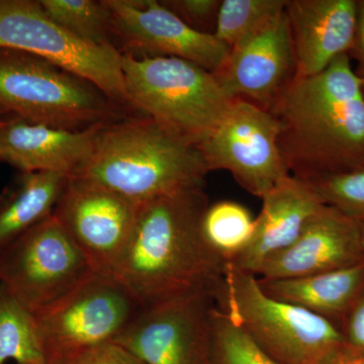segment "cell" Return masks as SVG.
Returning a JSON list of instances; mask_svg holds the SVG:
<instances>
[{
    "mask_svg": "<svg viewBox=\"0 0 364 364\" xmlns=\"http://www.w3.org/2000/svg\"><path fill=\"white\" fill-rule=\"evenodd\" d=\"M66 174L20 172L0 193V250L54 213Z\"/></svg>",
    "mask_w": 364,
    "mask_h": 364,
    "instance_id": "20",
    "label": "cell"
},
{
    "mask_svg": "<svg viewBox=\"0 0 364 364\" xmlns=\"http://www.w3.org/2000/svg\"><path fill=\"white\" fill-rule=\"evenodd\" d=\"M47 364L35 314L0 286V364Z\"/></svg>",
    "mask_w": 364,
    "mask_h": 364,
    "instance_id": "21",
    "label": "cell"
},
{
    "mask_svg": "<svg viewBox=\"0 0 364 364\" xmlns=\"http://www.w3.org/2000/svg\"><path fill=\"white\" fill-rule=\"evenodd\" d=\"M102 126L72 131L11 117L0 128V161L20 172L73 176L92 155Z\"/></svg>",
    "mask_w": 364,
    "mask_h": 364,
    "instance_id": "17",
    "label": "cell"
},
{
    "mask_svg": "<svg viewBox=\"0 0 364 364\" xmlns=\"http://www.w3.org/2000/svg\"><path fill=\"white\" fill-rule=\"evenodd\" d=\"M112 36L124 51L138 57H173L217 73L231 48L213 33L198 32L156 0H105Z\"/></svg>",
    "mask_w": 364,
    "mask_h": 364,
    "instance_id": "11",
    "label": "cell"
},
{
    "mask_svg": "<svg viewBox=\"0 0 364 364\" xmlns=\"http://www.w3.org/2000/svg\"><path fill=\"white\" fill-rule=\"evenodd\" d=\"M212 294L181 296L142 309L117 343L145 364H207Z\"/></svg>",
    "mask_w": 364,
    "mask_h": 364,
    "instance_id": "12",
    "label": "cell"
},
{
    "mask_svg": "<svg viewBox=\"0 0 364 364\" xmlns=\"http://www.w3.org/2000/svg\"><path fill=\"white\" fill-rule=\"evenodd\" d=\"M352 50L356 53L363 72V75L360 76L364 78V0L358 1V21Z\"/></svg>",
    "mask_w": 364,
    "mask_h": 364,
    "instance_id": "30",
    "label": "cell"
},
{
    "mask_svg": "<svg viewBox=\"0 0 364 364\" xmlns=\"http://www.w3.org/2000/svg\"><path fill=\"white\" fill-rule=\"evenodd\" d=\"M39 2L55 23L76 37L102 47H116L112 40L111 14L105 1L41 0Z\"/></svg>",
    "mask_w": 364,
    "mask_h": 364,
    "instance_id": "23",
    "label": "cell"
},
{
    "mask_svg": "<svg viewBox=\"0 0 364 364\" xmlns=\"http://www.w3.org/2000/svg\"><path fill=\"white\" fill-rule=\"evenodd\" d=\"M291 176L305 177L364 163V78L348 54L324 71L296 77L267 109Z\"/></svg>",
    "mask_w": 364,
    "mask_h": 364,
    "instance_id": "2",
    "label": "cell"
},
{
    "mask_svg": "<svg viewBox=\"0 0 364 364\" xmlns=\"http://www.w3.org/2000/svg\"><path fill=\"white\" fill-rule=\"evenodd\" d=\"M119 109L90 81L30 53L0 48V114L82 131L117 121Z\"/></svg>",
    "mask_w": 364,
    "mask_h": 364,
    "instance_id": "6",
    "label": "cell"
},
{
    "mask_svg": "<svg viewBox=\"0 0 364 364\" xmlns=\"http://www.w3.org/2000/svg\"><path fill=\"white\" fill-rule=\"evenodd\" d=\"M136 213L135 203L69 176L53 214L85 254L93 272L112 275L130 240Z\"/></svg>",
    "mask_w": 364,
    "mask_h": 364,
    "instance_id": "13",
    "label": "cell"
},
{
    "mask_svg": "<svg viewBox=\"0 0 364 364\" xmlns=\"http://www.w3.org/2000/svg\"><path fill=\"white\" fill-rule=\"evenodd\" d=\"M215 76L230 97L267 111L296 77L286 9L231 48L226 63Z\"/></svg>",
    "mask_w": 364,
    "mask_h": 364,
    "instance_id": "14",
    "label": "cell"
},
{
    "mask_svg": "<svg viewBox=\"0 0 364 364\" xmlns=\"http://www.w3.org/2000/svg\"><path fill=\"white\" fill-rule=\"evenodd\" d=\"M344 350L364 354V291L344 315Z\"/></svg>",
    "mask_w": 364,
    "mask_h": 364,
    "instance_id": "29",
    "label": "cell"
},
{
    "mask_svg": "<svg viewBox=\"0 0 364 364\" xmlns=\"http://www.w3.org/2000/svg\"><path fill=\"white\" fill-rule=\"evenodd\" d=\"M261 200L262 210L256 218L252 240L243 252L228 262L255 275L265 261L291 246L306 223L325 205L305 181L291 174Z\"/></svg>",
    "mask_w": 364,
    "mask_h": 364,
    "instance_id": "18",
    "label": "cell"
},
{
    "mask_svg": "<svg viewBox=\"0 0 364 364\" xmlns=\"http://www.w3.org/2000/svg\"><path fill=\"white\" fill-rule=\"evenodd\" d=\"M4 119H0V128H1L2 124H4Z\"/></svg>",
    "mask_w": 364,
    "mask_h": 364,
    "instance_id": "33",
    "label": "cell"
},
{
    "mask_svg": "<svg viewBox=\"0 0 364 364\" xmlns=\"http://www.w3.org/2000/svg\"><path fill=\"white\" fill-rule=\"evenodd\" d=\"M286 14L293 39L296 77L321 73L353 48L358 1L287 0Z\"/></svg>",
    "mask_w": 364,
    "mask_h": 364,
    "instance_id": "16",
    "label": "cell"
},
{
    "mask_svg": "<svg viewBox=\"0 0 364 364\" xmlns=\"http://www.w3.org/2000/svg\"><path fill=\"white\" fill-rule=\"evenodd\" d=\"M131 107L198 147L233 102L215 74L173 57L122 54Z\"/></svg>",
    "mask_w": 364,
    "mask_h": 364,
    "instance_id": "4",
    "label": "cell"
},
{
    "mask_svg": "<svg viewBox=\"0 0 364 364\" xmlns=\"http://www.w3.org/2000/svg\"><path fill=\"white\" fill-rule=\"evenodd\" d=\"M256 218L231 200L208 205L202 220L205 241L227 262L243 252L255 233Z\"/></svg>",
    "mask_w": 364,
    "mask_h": 364,
    "instance_id": "22",
    "label": "cell"
},
{
    "mask_svg": "<svg viewBox=\"0 0 364 364\" xmlns=\"http://www.w3.org/2000/svg\"><path fill=\"white\" fill-rule=\"evenodd\" d=\"M207 364H282L261 350L247 333L215 306L210 317Z\"/></svg>",
    "mask_w": 364,
    "mask_h": 364,
    "instance_id": "24",
    "label": "cell"
},
{
    "mask_svg": "<svg viewBox=\"0 0 364 364\" xmlns=\"http://www.w3.org/2000/svg\"><path fill=\"white\" fill-rule=\"evenodd\" d=\"M93 272L54 214L0 250V286L33 314L56 303Z\"/></svg>",
    "mask_w": 364,
    "mask_h": 364,
    "instance_id": "9",
    "label": "cell"
},
{
    "mask_svg": "<svg viewBox=\"0 0 364 364\" xmlns=\"http://www.w3.org/2000/svg\"><path fill=\"white\" fill-rule=\"evenodd\" d=\"M163 4L198 32L214 35L220 0H176Z\"/></svg>",
    "mask_w": 364,
    "mask_h": 364,
    "instance_id": "27",
    "label": "cell"
},
{
    "mask_svg": "<svg viewBox=\"0 0 364 364\" xmlns=\"http://www.w3.org/2000/svg\"><path fill=\"white\" fill-rule=\"evenodd\" d=\"M142 310L112 275L93 272L63 298L36 313L47 364H65L114 342Z\"/></svg>",
    "mask_w": 364,
    "mask_h": 364,
    "instance_id": "7",
    "label": "cell"
},
{
    "mask_svg": "<svg viewBox=\"0 0 364 364\" xmlns=\"http://www.w3.org/2000/svg\"><path fill=\"white\" fill-rule=\"evenodd\" d=\"M258 282L267 296L333 323L332 318L344 316L363 293L364 262L294 279H258Z\"/></svg>",
    "mask_w": 364,
    "mask_h": 364,
    "instance_id": "19",
    "label": "cell"
},
{
    "mask_svg": "<svg viewBox=\"0 0 364 364\" xmlns=\"http://www.w3.org/2000/svg\"><path fill=\"white\" fill-rule=\"evenodd\" d=\"M286 4L287 0H222L214 36L233 48L282 13Z\"/></svg>",
    "mask_w": 364,
    "mask_h": 364,
    "instance_id": "25",
    "label": "cell"
},
{
    "mask_svg": "<svg viewBox=\"0 0 364 364\" xmlns=\"http://www.w3.org/2000/svg\"><path fill=\"white\" fill-rule=\"evenodd\" d=\"M65 364H145L117 342H109L80 354Z\"/></svg>",
    "mask_w": 364,
    "mask_h": 364,
    "instance_id": "28",
    "label": "cell"
},
{
    "mask_svg": "<svg viewBox=\"0 0 364 364\" xmlns=\"http://www.w3.org/2000/svg\"><path fill=\"white\" fill-rule=\"evenodd\" d=\"M359 225V230H360L361 244H363V253H364V218L363 219L358 220Z\"/></svg>",
    "mask_w": 364,
    "mask_h": 364,
    "instance_id": "32",
    "label": "cell"
},
{
    "mask_svg": "<svg viewBox=\"0 0 364 364\" xmlns=\"http://www.w3.org/2000/svg\"><path fill=\"white\" fill-rule=\"evenodd\" d=\"M322 203L352 219L364 218V163L350 168L301 178Z\"/></svg>",
    "mask_w": 364,
    "mask_h": 364,
    "instance_id": "26",
    "label": "cell"
},
{
    "mask_svg": "<svg viewBox=\"0 0 364 364\" xmlns=\"http://www.w3.org/2000/svg\"><path fill=\"white\" fill-rule=\"evenodd\" d=\"M215 304L277 363L325 364L344 349L336 325L267 296L255 274L229 263L215 291Z\"/></svg>",
    "mask_w": 364,
    "mask_h": 364,
    "instance_id": "5",
    "label": "cell"
},
{
    "mask_svg": "<svg viewBox=\"0 0 364 364\" xmlns=\"http://www.w3.org/2000/svg\"><path fill=\"white\" fill-rule=\"evenodd\" d=\"M364 262L358 220L324 205L291 246L263 263L260 279H294Z\"/></svg>",
    "mask_w": 364,
    "mask_h": 364,
    "instance_id": "15",
    "label": "cell"
},
{
    "mask_svg": "<svg viewBox=\"0 0 364 364\" xmlns=\"http://www.w3.org/2000/svg\"><path fill=\"white\" fill-rule=\"evenodd\" d=\"M279 126L267 109L235 98L198 146L208 172L226 170L251 195L262 198L289 176L279 147Z\"/></svg>",
    "mask_w": 364,
    "mask_h": 364,
    "instance_id": "10",
    "label": "cell"
},
{
    "mask_svg": "<svg viewBox=\"0 0 364 364\" xmlns=\"http://www.w3.org/2000/svg\"><path fill=\"white\" fill-rule=\"evenodd\" d=\"M203 188L184 189L138 205L135 226L112 277L141 309L191 294L214 296L228 262L208 245Z\"/></svg>",
    "mask_w": 364,
    "mask_h": 364,
    "instance_id": "1",
    "label": "cell"
},
{
    "mask_svg": "<svg viewBox=\"0 0 364 364\" xmlns=\"http://www.w3.org/2000/svg\"><path fill=\"white\" fill-rule=\"evenodd\" d=\"M325 364H364V354H354L341 350Z\"/></svg>",
    "mask_w": 364,
    "mask_h": 364,
    "instance_id": "31",
    "label": "cell"
},
{
    "mask_svg": "<svg viewBox=\"0 0 364 364\" xmlns=\"http://www.w3.org/2000/svg\"><path fill=\"white\" fill-rule=\"evenodd\" d=\"M0 48L36 55L90 81L117 107H131L122 52L91 44L62 28L39 1L0 0Z\"/></svg>",
    "mask_w": 364,
    "mask_h": 364,
    "instance_id": "8",
    "label": "cell"
},
{
    "mask_svg": "<svg viewBox=\"0 0 364 364\" xmlns=\"http://www.w3.org/2000/svg\"><path fill=\"white\" fill-rule=\"evenodd\" d=\"M208 173L200 149L148 117L105 124L87 162L72 177L142 205L200 188Z\"/></svg>",
    "mask_w": 364,
    "mask_h": 364,
    "instance_id": "3",
    "label": "cell"
}]
</instances>
